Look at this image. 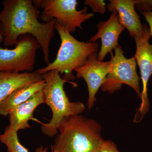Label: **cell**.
<instances>
[{"mask_svg":"<svg viewBox=\"0 0 152 152\" xmlns=\"http://www.w3.org/2000/svg\"><path fill=\"white\" fill-rule=\"evenodd\" d=\"M4 37L0 30V72H32L39 44L34 37L27 34L20 37L13 49L4 48L1 44Z\"/></svg>","mask_w":152,"mask_h":152,"instance_id":"8992f818","label":"cell"},{"mask_svg":"<svg viewBox=\"0 0 152 152\" xmlns=\"http://www.w3.org/2000/svg\"><path fill=\"white\" fill-rule=\"evenodd\" d=\"M0 12V30L4 45L15 46L21 36L31 35L39 44L47 65L50 46L54 35L56 20L44 23L38 20V8L31 0H4Z\"/></svg>","mask_w":152,"mask_h":152,"instance_id":"6da1fadb","label":"cell"},{"mask_svg":"<svg viewBox=\"0 0 152 152\" xmlns=\"http://www.w3.org/2000/svg\"><path fill=\"white\" fill-rule=\"evenodd\" d=\"M144 32L140 37L134 38L136 51L134 58L138 65L142 85L141 100V103L137 110L134 122L140 123L150 110V104L148 96V83L152 75V44L149 40L151 37L149 30L144 24Z\"/></svg>","mask_w":152,"mask_h":152,"instance_id":"ba28073f","label":"cell"},{"mask_svg":"<svg viewBox=\"0 0 152 152\" xmlns=\"http://www.w3.org/2000/svg\"><path fill=\"white\" fill-rule=\"evenodd\" d=\"M97 56V53L91 55L84 64L75 70L77 78H83L86 83L88 91L87 104L89 109L94 104L96 94L111 69L110 61H102L98 59Z\"/></svg>","mask_w":152,"mask_h":152,"instance_id":"9c48e42d","label":"cell"},{"mask_svg":"<svg viewBox=\"0 0 152 152\" xmlns=\"http://www.w3.org/2000/svg\"><path fill=\"white\" fill-rule=\"evenodd\" d=\"M42 104H45L43 90L9 113V126L17 132L31 128L28 121L37 120L34 117V112L38 106Z\"/></svg>","mask_w":152,"mask_h":152,"instance_id":"7c38bea8","label":"cell"},{"mask_svg":"<svg viewBox=\"0 0 152 152\" xmlns=\"http://www.w3.org/2000/svg\"><path fill=\"white\" fill-rule=\"evenodd\" d=\"M51 149V152H56L52 148ZM47 150H48V148L47 147L44 148L42 146L38 147L37 148H36L35 152H47Z\"/></svg>","mask_w":152,"mask_h":152,"instance_id":"d6986e66","label":"cell"},{"mask_svg":"<svg viewBox=\"0 0 152 152\" xmlns=\"http://www.w3.org/2000/svg\"><path fill=\"white\" fill-rule=\"evenodd\" d=\"M109 1L108 10L117 12L120 23L127 29L131 37L134 39L141 36L144 27L135 10L136 1L110 0Z\"/></svg>","mask_w":152,"mask_h":152,"instance_id":"8fae6325","label":"cell"},{"mask_svg":"<svg viewBox=\"0 0 152 152\" xmlns=\"http://www.w3.org/2000/svg\"><path fill=\"white\" fill-rule=\"evenodd\" d=\"M97 33L90 39L89 42H96L100 39L102 45L98 54L97 58L103 61L106 55L113 53V51L118 46L119 37L125 27L121 24L118 14L115 11L111 12L110 16L106 21H101L98 23Z\"/></svg>","mask_w":152,"mask_h":152,"instance_id":"30bf717a","label":"cell"},{"mask_svg":"<svg viewBox=\"0 0 152 152\" xmlns=\"http://www.w3.org/2000/svg\"><path fill=\"white\" fill-rule=\"evenodd\" d=\"M58 131L51 145L56 152H99L105 141L101 125L80 115L64 118Z\"/></svg>","mask_w":152,"mask_h":152,"instance_id":"7a4b0ae2","label":"cell"},{"mask_svg":"<svg viewBox=\"0 0 152 152\" xmlns=\"http://www.w3.org/2000/svg\"><path fill=\"white\" fill-rule=\"evenodd\" d=\"M45 85V81L43 80L14 91L0 104V115L5 116L9 115L12 110L42 90Z\"/></svg>","mask_w":152,"mask_h":152,"instance_id":"5bb4252c","label":"cell"},{"mask_svg":"<svg viewBox=\"0 0 152 152\" xmlns=\"http://www.w3.org/2000/svg\"><path fill=\"white\" fill-rule=\"evenodd\" d=\"M114 51V55L113 53H110L111 69L101 87L102 91L113 94L119 90L123 84H126L132 88L140 99V78L137 73L135 59L134 57L130 58L125 57L119 45Z\"/></svg>","mask_w":152,"mask_h":152,"instance_id":"52a82bcc","label":"cell"},{"mask_svg":"<svg viewBox=\"0 0 152 152\" xmlns=\"http://www.w3.org/2000/svg\"><path fill=\"white\" fill-rule=\"evenodd\" d=\"M142 15H143L146 21L149 26L150 34L151 37H152V11H141Z\"/></svg>","mask_w":152,"mask_h":152,"instance_id":"ac0fdd59","label":"cell"},{"mask_svg":"<svg viewBox=\"0 0 152 152\" xmlns=\"http://www.w3.org/2000/svg\"><path fill=\"white\" fill-rule=\"evenodd\" d=\"M43 80L42 74L36 71L22 73L0 72V104L17 89Z\"/></svg>","mask_w":152,"mask_h":152,"instance_id":"4fadbf2b","label":"cell"},{"mask_svg":"<svg viewBox=\"0 0 152 152\" xmlns=\"http://www.w3.org/2000/svg\"><path fill=\"white\" fill-rule=\"evenodd\" d=\"M0 142L7 146V152H29L19 141L18 132L9 126L6 127L4 133L0 134Z\"/></svg>","mask_w":152,"mask_h":152,"instance_id":"9a60e30c","label":"cell"},{"mask_svg":"<svg viewBox=\"0 0 152 152\" xmlns=\"http://www.w3.org/2000/svg\"><path fill=\"white\" fill-rule=\"evenodd\" d=\"M85 4L89 7L93 12L104 14L106 10V4L104 1L101 0H86Z\"/></svg>","mask_w":152,"mask_h":152,"instance_id":"2e32d148","label":"cell"},{"mask_svg":"<svg viewBox=\"0 0 152 152\" xmlns=\"http://www.w3.org/2000/svg\"><path fill=\"white\" fill-rule=\"evenodd\" d=\"M58 71L53 70L42 74L45 85L43 91L45 104L51 110V119L47 124H42L41 129L45 135L52 137L58 134V128L64 118L80 115L86 107L81 102H72L69 100L64 89V85L70 83L76 87L73 82L68 81L61 78Z\"/></svg>","mask_w":152,"mask_h":152,"instance_id":"3957f363","label":"cell"},{"mask_svg":"<svg viewBox=\"0 0 152 152\" xmlns=\"http://www.w3.org/2000/svg\"><path fill=\"white\" fill-rule=\"evenodd\" d=\"M34 4L43 10L40 18L44 23L55 20L70 33H75L77 28L83 29L82 24L94 16L88 13V7L81 10L77 9V0H35Z\"/></svg>","mask_w":152,"mask_h":152,"instance_id":"5b68a950","label":"cell"},{"mask_svg":"<svg viewBox=\"0 0 152 152\" xmlns=\"http://www.w3.org/2000/svg\"><path fill=\"white\" fill-rule=\"evenodd\" d=\"M55 29L58 32L61 40L56 57L53 62L36 72L42 75L56 70L60 75L64 74L63 78L66 80H74L75 77L72 74L73 71L84 64L91 55L97 53L99 44L96 42H86L78 40L56 22Z\"/></svg>","mask_w":152,"mask_h":152,"instance_id":"277c9868","label":"cell"},{"mask_svg":"<svg viewBox=\"0 0 152 152\" xmlns=\"http://www.w3.org/2000/svg\"><path fill=\"white\" fill-rule=\"evenodd\" d=\"M99 152H120L116 145L110 140L104 141Z\"/></svg>","mask_w":152,"mask_h":152,"instance_id":"e0dca14e","label":"cell"}]
</instances>
